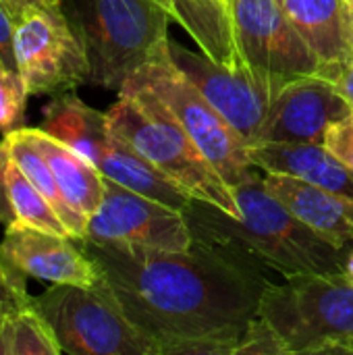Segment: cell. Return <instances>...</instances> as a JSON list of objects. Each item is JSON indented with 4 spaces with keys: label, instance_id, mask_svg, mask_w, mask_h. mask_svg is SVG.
I'll return each mask as SVG.
<instances>
[{
    "label": "cell",
    "instance_id": "d6986e66",
    "mask_svg": "<svg viewBox=\"0 0 353 355\" xmlns=\"http://www.w3.org/2000/svg\"><path fill=\"white\" fill-rule=\"evenodd\" d=\"M6 144H8V154L10 160L21 168V173L33 183V187L52 204V208L56 210V214L60 216V220L64 223V227L69 229L71 237L75 241L85 239L87 233V218L83 214H79L62 196L46 158L35 150V146L23 135L21 129L10 131L4 135Z\"/></svg>",
    "mask_w": 353,
    "mask_h": 355
},
{
    "label": "cell",
    "instance_id": "4dcf8cb0",
    "mask_svg": "<svg viewBox=\"0 0 353 355\" xmlns=\"http://www.w3.org/2000/svg\"><path fill=\"white\" fill-rule=\"evenodd\" d=\"M347 6H350V17H352V29H353V0H347Z\"/></svg>",
    "mask_w": 353,
    "mask_h": 355
},
{
    "label": "cell",
    "instance_id": "ba28073f",
    "mask_svg": "<svg viewBox=\"0 0 353 355\" xmlns=\"http://www.w3.org/2000/svg\"><path fill=\"white\" fill-rule=\"evenodd\" d=\"M125 83L154 94L231 189L254 175L248 141L171 62L169 48L156 60L139 67Z\"/></svg>",
    "mask_w": 353,
    "mask_h": 355
},
{
    "label": "cell",
    "instance_id": "9a60e30c",
    "mask_svg": "<svg viewBox=\"0 0 353 355\" xmlns=\"http://www.w3.org/2000/svg\"><path fill=\"white\" fill-rule=\"evenodd\" d=\"M268 191L318 237L337 248L353 245V198L289 175L264 173Z\"/></svg>",
    "mask_w": 353,
    "mask_h": 355
},
{
    "label": "cell",
    "instance_id": "f546056e",
    "mask_svg": "<svg viewBox=\"0 0 353 355\" xmlns=\"http://www.w3.org/2000/svg\"><path fill=\"white\" fill-rule=\"evenodd\" d=\"M333 354H353V335H350L345 341H341V343L333 349Z\"/></svg>",
    "mask_w": 353,
    "mask_h": 355
},
{
    "label": "cell",
    "instance_id": "44dd1931",
    "mask_svg": "<svg viewBox=\"0 0 353 355\" xmlns=\"http://www.w3.org/2000/svg\"><path fill=\"white\" fill-rule=\"evenodd\" d=\"M6 189H8V200H10L17 223L31 227V229L71 237L69 229L64 227V223L60 220L52 204L33 187V183L21 173V168L12 160H8V166H6Z\"/></svg>",
    "mask_w": 353,
    "mask_h": 355
},
{
    "label": "cell",
    "instance_id": "4fadbf2b",
    "mask_svg": "<svg viewBox=\"0 0 353 355\" xmlns=\"http://www.w3.org/2000/svg\"><path fill=\"white\" fill-rule=\"evenodd\" d=\"M2 256L25 277L52 285H94L100 268L75 245V239L25 227L17 220L4 227L0 241Z\"/></svg>",
    "mask_w": 353,
    "mask_h": 355
},
{
    "label": "cell",
    "instance_id": "8fae6325",
    "mask_svg": "<svg viewBox=\"0 0 353 355\" xmlns=\"http://www.w3.org/2000/svg\"><path fill=\"white\" fill-rule=\"evenodd\" d=\"M169 58L239 131L248 146H254L273 102V94L254 77L227 69L204 52H193L175 40H169Z\"/></svg>",
    "mask_w": 353,
    "mask_h": 355
},
{
    "label": "cell",
    "instance_id": "3957f363",
    "mask_svg": "<svg viewBox=\"0 0 353 355\" xmlns=\"http://www.w3.org/2000/svg\"><path fill=\"white\" fill-rule=\"evenodd\" d=\"M241 216L193 200L185 210L193 239L223 250L252 266H266L283 279L347 270L353 248L318 237L266 187L264 175H250L233 187Z\"/></svg>",
    "mask_w": 353,
    "mask_h": 355
},
{
    "label": "cell",
    "instance_id": "cb8c5ba5",
    "mask_svg": "<svg viewBox=\"0 0 353 355\" xmlns=\"http://www.w3.org/2000/svg\"><path fill=\"white\" fill-rule=\"evenodd\" d=\"M33 304V297L27 293L25 275H21L0 252V314L21 310Z\"/></svg>",
    "mask_w": 353,
    "mask_h": 355
},
{
    "label": "cell",
    "instance_id": "5b68a950",
    "mask_svg": "<svg viewBox=\"0 0 353 355\" xmlns=\"http://www.w3.org/2000/svg\"><path fill=\"white\" fill-rule=\"evenodd\" d=\"M258 316L277 331L289 355L333 354L353 335V270L268 281Z\"/></svg>",
    "mask_w": 353,
    "mask_h": 355
},
{
    "label": "cell",
    "instance_id": "e0dca14e",
    "mask_svg": "<svg viewBox=\"0 0 353 355\" xmlns=\"http://www.w3.org/2000/svg\"><path fill=\"white\" fill-rule=\"evenodd\" d=\"M21 131L46 158L64 200L89 220L104 198L102 173L87 158L46 133L42 127H21Z\"/></svg>",
    "mask_w": 353,
    "mask_h": 355
},
{
    "label": "cell",
    "instance_id": "9c48e42d",
    "mask_svg": "<svg viewBox=\"0 0 353 355\" xmlns=\"http://www.w3.org/2000/svg\"><path fill=\"white\" fill-rule=\"evenodd\" d=\"M15 60L29 96H58L89 81L79 27L60 8H33L15 27Z\"/></svg>",
    "mask_w": 353,
    "mask_h": 355
},
{
    "label": "cell",
    "instance_id": "5bb4252c",
    "mask_svg": "<svg viewBox=\"0 0 353 355\" xmlns=\"http://www.w3.org/2000/svg\"><path fill=\"white\" fill-rule=\"evenodd\" d=\"M287 19L320 62L318 75L335 79L353 60L347 0H279Z\"/></svg>",
    "mask_w": 353,
    "mask_h": 355
},
{
    "label": "cell",
    "instance_id": "603a6c76",
    "mask_svg": "<svg viewBox=\"0 0 353 355\" xmlns=\"http://www.w3.org/2000/svg\"><path fill=\"white\" fill-rule=\"evenodd\" d=\"M235 355H289L283 339L277 335V331L262 318L254 316L250 324L246 327Z\"/></svg>",
    "mask_w": 353,
    "mask_h": 355
},
{
    "label": "cell",
    "instance_id": "d4e9b609",
    "mask_svg": "<svg viewBox=\"0 0 353 355\" xmlns=\"http://www.w3.org/2000/svg\"><path fill=\"white\" fill-rule=\"evenodd\" d=\"M325 146L353 171V112L329 127Z\"/></svg>",
    "mask_w": 353,
    "mask_h": 355
},
{
    "label": "cell",
    "instance_id": "30bf717a",
    "mask_svg": "<svg viewBox=\"0 0 353 355\" xmlns=\"http://www.w3.org/2000/svg\"><path fill=\"white\" fill-rule=\"evenodd\" d=\"M81 241L183 252L193 245V233L185 212L104 177V198Z\"/></svg>",
    "mask_w": 353,
    "mask_h": 355
},
{
    "label": "cell",
    "instance_id": "52a82bcc",
    "mask_svg": "<svg viewBox=\"0 0 353 355\" xmlns=\"http://www.w3.org/2000/svg\"><path fill=\"white\" fill-rule=\"evenodd\" d=\"M62 354L160 355L123 310L114 289L102 277L94 285H54L33 297Z\"/></svg>",
    "mask_w": 353,
    "mask_h": 355
},
{
    "label": "cell",
    "instance_id": "7a4b0ae2",
    "mask_svg": "<svg viewBox=\"0 0 353 355\" xmlns=\"http://www.w3.org/2000/svg\"><path fill=\"white\" fill-rule=\"evenodd\" d=\"M177 21L214 62L260 81L273 98L293 79L316 75L318 58L279 0H166Z\"/></svg>",
    "mask_w": 353,
    "mask_h": 355
},
{
    "label": "cell",
    "instance_id": "ac0fdd59",
    "mask_svg": "<svg viewBox=\"0 0 353 355\" xmlns=\"http://www.w3.org/2000/svg\"><path fill=\"white\" fill-rule=\"evenodd\" d=\"M94 166L102 173V177L135 193L162 202L175 210L185 212L193 204V198H189L183 189H179L169 177H164L146 158H141L135 150H131L125 141H121L112 131L100 146Z\"/></svg>",
    "mask_w": 353,
    "mask_h": 355
},
{
    "label": "cell",
    "instance_id": "f1b7e54d",
    "mask_svg": "<svg viewBox=\"0 0 353 355\" xmlns=\"http://www.w3.org/2000/svg\"><path fill=\"white\" fill-rule=\"evenodd\" d=\"M333 85L345 98V102L350 104V108H352L353 112V60L347 67H343L339 71V75L333 79Z\"/></svg>",
    "mask_w": 353,
    "mask_h": 355
},
{
    "label": "cell",
    "instance_id": "8992f818",
    "mask_svg": "<svg viewBox=\"0 0 353 355\" xmlns=\"http://www.w3.org/2000/svg\"><path fill=\"white\" fill-rule=\"evenodd\" d=\"M166 0H87L77 25L89 56V81L119 92L144 64L169 48Z\"/></svg>",
    "mask_w": 353,
    "mask_h": 355
},
{
    "label": "cell",
    "instance_id": "4316f807",
    "mask_svg": "<svg viewBox=\"0 0 353 355\" xmlns=\"http://www.w3.org/2000/svg\"><path fill=\"white\" fill-rule=\"evenodd\" d=\"M10 154H8V144L2 137L0 139V225H10L15 220L12 206L8 200V189H6V166H8Z\"/></svg>",
    "mask_w": 353,
    "mask_h": 355
},
{
    "label": "cell",
    "instance_id": "484cf974",
    "mask_svg": "<svg viewBox=\"0 0 353 355\" xmlns=\"http://www.w3.org/2000/svg\"><path fill=\"white\" fill-rule=\"evenodd\" d=\"M15 19L8 12V8L0 2V60L17 71V60H15Z\"/></svg>",
    "mask_w": 353,
    "mask_h": 355
},
{
    "label": "cell",
    "instance_id": "83f0119b",
    "mask_svg": "<svg viewBox=\"0 0 353 355\" xmlns=\"http://www.w3.org/2000/svg\"><path fill=\"white\" fill-rule=\"evenodd\" d=\"M64 0H4L8 12L12 15L15 23L33 8H60Z\"/></svg>",
    "mask_w": 353,
    "mask_h": 355
},
{
    "label": "cell",
    "instance_id": "6da1fadb",
    "mask_svg": "<svg viewBox=\"0 0 353 355\" xmlns=\"http://www.w3.org/2000/svg\"><path fill=\"white\" fill-rule=\"evenodd\" d=\"M79 243L160 355H235L268 283L260 268L196 239L183 252Z\"/></svg>",
    "mask_w": 353,
    "mask_h": 355
},
{
    "label": "cell",
    "instance_id": "7402d4cb",
    "mask_svg": "<svg viewBox=\"0 0 353 355\" xmlns=\"http://www.w3.org/2000/svg\"><path fill=\"white\" fill-rule=\"evenodd\" d=\"M27 96L29 92L19 71H12L0 62V133L2 135L23 127Z\"/></svg>",
    "mask_w": 353,
    "mask_h": 355
},
{
    "label": "cell",
    "instance_id": "1f68e13d",
    "mask_svg": "<svg viewBox=\"0 0 353 355\" xmlns=\"http://www.w3.org/2000/svg\"><path fill=\"white\" fill-rule=\"evenodd\" d=\"M0 2H2V4H4V0H0ZM4 6H6V4H4Z\"/></svg>",
    "mask_w": 353,
    "mask_h": 355
},
{
    "label": "cell",
    "instance_id": "277c9868",
    "mask_svg": "<svg viewBox=\"0 0 353 355\" xmlns=\"http://www.w3.org/2000/svg\"><path fill=\"white\" fill-rule=\"evenodd\" d=\"M110 131L169 177L189 198L239 218L233 189L189 139L169 108L148 89L123 83L119 100L106 110Z\"/></svg>",
    "mask_w": 353,
    "mask_h": 355
},
{
    "label": "cell",
    "instance_id": "d6a6232c",
    "mask_svg": "<svg viewBox=\"0 0 353 355\" xmlns=\"http://www.w3.org/2000/svg\"><path fill=\"white\" fill-rule=\"evenodd\" d=\"M0 62H2V60H0ZM2 64H4V62H2ZM4 67H6V64H4Z\"/></svg>",
    "mask_w": 353,
    "mask_h": 355
},
{
    "label": "cell",
    "instance_id": "7c38bea8",
    "mask_svg": "<svg viewBox=\"0 0 353 355\" xmlns=\"http://www.w3.org/2000/svg\"><path fill=\"white\" fill-rule=\"evenodd\" d=\"M352 114L345 98L322 75H306L289 81L270 102L260 125V141L325 144L333 123Z\"/></svg>",
    "mask_w": 353,
    "mask_h": 355
},
{
    "label": "cell",
    "instance_id": "ffe728a7",
    "mask_svg": "<svg viewBox=\"0 0 353 355\" xmlns=\"http://www.w3.org/2000/svg\"><path fill=\"white\" fill-rule=\"evenodd\" d=\"M62 349L40 310L31 304L0 314V355H60Z\"/></svg>",
    "mask_w": 353,
    "mask_h": 355
},
{
    "label": "cell",
    "instance_id": "2e32d148",
    "mask_svg": "<svg viewBox=\"0 0 353 355\" xmlns=\"http://www.w3.org/2000/svg\"><path fill=\"white\" fill-rule=\"evenodd\" d=\"M250 160L262 173L289 175L322 189L353 198V171L325 144L260 141L250 146Z\"/></svg>",
    "mask_w": 353,
    "mask_h": 355
}]
</instances>
